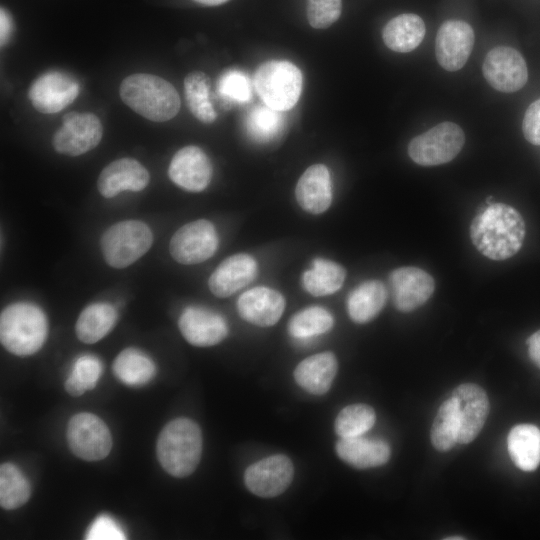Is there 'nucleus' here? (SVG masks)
<instances>
[{"label": "nucleus", "mask_w": 540, "mask_h": 540, "mask_svg": "<svg viewBox=\"0 0 540 540\" xmlns=\"http://www.w3.org/2000/svg\"><path fill=\"white\" fill-rule=\"evenodd\" d=\"M213 168L209 157L198 146L179 149L171 159L168 175L178 187L189 192H201L212 179Z\"/></svg>", "instance_id": "obj_17"}, {"label": "nucleus", "mask_w": 540, "mask_h": 540, "mask_svg": "<svg viewBox=\"0 0 540 540\" xmlns=\"http://www.w3.org/2000/svg\"><path fill=\"white\" fill-rule=\"evenodd\" d=\"M253 83L264 104L279 111H286L298 102L303 77L293 63L272 60L258 67Z\"/></svg>", "instance_id": "obj_5"}, {"label": "nucleus", "mask_w": 540, "mask_h": 540, "mask_svg": "<svg viewBox=\"0 0 540 540\" xmlns=\"http://www.w3.org/2000/svg\"><path fill=\"white\" fill-rule=\"evenodd\" d=\"M219 93L232 101L244 103L251 98V84L246 74L239 70L225 72L218 83Z\"/></svg>", "instance_id": "obj_39"}, {"label": "nucleus", "mask_w": 540, "mask_h": 540, "mask_svg": "<svg viewBox=\"0 0 540 540\" xmlns=\"http://www.w3.org/2000/svg\"><path fill=\"white\" fill-rule=\"evenodd\" d=\"M152 243L153 233L147 224L125 220L111 225L103 233L100 248L109 266L122 269L140 259Z\"/></svg>", "instance_id": "obj_6"}, {"label": "nucleus", "mask_w": 540, "mask_h": 540, "mask_svg": "<svg viewBox=\"0 0 540 540\" xmlns=\"http://www.w3.org/2000/svg\"><path fill=\"white\" fill-rule=\"evenodd\" d=\"M336 453L352 467L367 469L388 462L391 450L387 442L362 436L341 438L336 444Z\"/></svg>", "instance_id": "obj_23"}, {"label": "nucleus", "mask_w": 540, "mask_h": 540, "mask_svg": "<svg viewBox=\"0 0 540 540\" xmlns=\"http://www.w3.org/2000/svg\"><path fill=\"white\" fill-rule=\"evenodd\" d=\"M342 11V0H307V19L315 29H326L335 23Z\"/></svg>", "instance_id": "obj_38"}, {"label": "nucleus", "mask_w": 540, "mask_h": 540, "mask_svg": "<svg viewBox=\"0 0 540 540\" xmlns=\"http://www.w3.org/2000/svg\"><path fill=\"white\" fill-rule=\"evenodd\" d=\"M522 130L525 139L534 145H540V99L534 101L526 110Z\"/></svg>", "instance_id": "obj_41"}, {"label": "nucleus", "mask_w": 540, "mask_h": 540, "mask_svg": "<svg viewBox=\"0 0 540 540\" xmlns=\"http://www.w3.org/2000/svg\"><path fill=\"white\" fill-rule=\"evenodd\" d=\"M101 371V363L96 357L91 355L79 357L65 381L66 391L73 397L81 396L96 386Z\"/></svg>", "instance_id": "obj_37"}, {"label": "nucleus", "mask_w": 540, "mask_h": 540, "mask_svg": "<svg viewBox=\"0 0 540 540\" xmlns=\"http://www.w3.org/2000/svg\"><path fill=\"white\" fill-rule=\"evenodd\" d=\"M387 297V289L381 281L366 280L348 295L346 303L348 315L355 323H367L381 312Z\"/></svg>", "instance_id": "obj_25"}, {"label": "nucleus", "mask_w": 540, "mask_h": 540, "mask_svg": "<svg viewBox=\"0 0 540 540\" xmlns=\"http://www.w3.org/2000/svg\"><path fill=\"white\" fill-rule=\"evenodd\" d=\"M178 326L185 340L197 347L216 345L228 334V326L222 316L198 306L187 307L179 317Z\"/></svg>", "instance_id": "obj_18"}, {"label": "nucleus", "mask_w": 540, "mask_h": 540, "mask_svg": "<svg viewBox=\"0 0 540 540\" xmlns=\"http://www.w3.org/2000/svg\"><path fill=\"white\" fill-rule=\"evenodd\" d=\"M67 443L71 452L85 461L106 458L113 445L112 435L97 415L82 412L71 417L67 425Z\"/></svg>", "instance_id": "obj_8"}, {"label": "nucleus", "mask_w": 540, "mask_h": 540, "mask_svg": "<svg viewBox=\"0 0 540 540\" xmlns=\"http://www.w3.org/2000/svg\"><path fill=\"white\" fill-rule=\"evenodd\" d=\"M376 420L374 409L367 404H352L343 408L335 419V432L341 438L362 436Z\"/></svg>", "instance_id": "obj_36"}, {"label": "nucleus", "mask_w": 540, "mask_h": 540, "mask_svg": "<svg viewBox=\"0 0 540 540\" xmlns=\"http://www.w3.org/2000/svg\"><path fill=\"white\" fill-rule=\"evenodd\" d=\"M444 539H446V540H458V539L462 540V539H465V538L462 537V536H459V537L454 536V537H446Z\"/></svg>", "instance_id": "obj_45"}, {"label": "nucleus", "mask_w": 540, "mask_h": 540, "mask_svg": "<svg viewBox=\"0 0 540 540\" xmlns=\"http://www.w3.org/2000/svg\"><path fill=\"white\" fill-rule=\"evenodd\" d=\"M521 214L504 203H491L477 214L470 226V237L485 257L501 261L514 256L525 238Z\"/></svg>", "instance_id": "obj_1"}, {"label": "nucleus", "mask_w": 540, "mask_h": 540, "mask_svg": "<svg viewBox=\"0 0 540 540\" xmlns=\"http://www.w3.org/2000/svg\"><path fill=\"white\" fill-rule=\"evenodd\" d=\"M295 198L304 211L317 215L328 210L332 203V182L324 164L309 166L298 179Z\"/></svg>", "instance_id": "obj_22"}, {"label": "nucleus", "mask_w": 540, "mask_h": 540, "mask_svg": "<svg viewBox=\"0 0 540 540\" xmlns=\"http://www.w3.org/2000/svg\"><path fill=\"white\" fill-rule=\"evenodd\" d=\"M194 1L205 6H218L227 2L228 0H194Z\"/></svg>", "instance_id": "obj_44"}, {"label": "nucleus", "mask_w": 540, "mask_h": 540, "mask_svg": "<svg viewBox=\"0 0 540 540\" xmlns=\"http://www.w3.org/2000/svg\"><path fill=\"white\" fill-rule=\"evenodd\" d=\"M459 417L454 399L445 400L439 407L431 428V442L440 452L449 451L458 440Z\"/></svg>", "instance_id": "obj_33"}, {"label": "nucleus", "mask_w": 540, "mask_h": 540, "mask_svg": "<svg viewBox=\"0 0 540 540\" xmlns=\"http://www.w3.org/2000/svg\"><path fill=\"white\" fill-rule=\"evenodd\" d=\"M79 90V83L72 75L50 70L32 82L28 98L38 112L53 114L70 105L77 98Z\"/></svg>", "instance_id": "obj_11"}, {"label": "nucleus", "mask_w": 540, "mask_h": 540, "mask_svg": "<svg viewBox=\"0 0 540 540\" xmlns=\"http://www.w3.org/2000/svg\"><path fill=\"white\" fill-rule=\"evenodd\" d=\"M457 407L459 433L457 443L472 442L482 430L489 413V400L485 390L474 383L456 387L451 396Z\"/></svg>", "instance_id": "obj_15"}, {"label": "nucleus", "mask_w": 540, "mask_h": 540, "mask_svg": "<svg viewBox=\"0 0 540 540\" xmlns=\"http://www.w3.org/2000/svg\"><path fill=\"white\" fill-rule=\"evenodd\" d=\"M294 467L291 460L281 454L268 456L250 465L244 473L248 490L263 498L282 494L291 484Z\"/></svg>", "instance_id": "obj_13"}, {"label": "nucleus", "mask_w": 540, "mask_h": 540, "mask_svg": "<svg viewBox=\"0 0 540 540\" xmlns=\"http://www.w3.org/2000/svg\"><path fill=\"white\" fill-rule=\"evenodd\" d=\"M333 325L334 318L328 310L310 306L293 315L288 331L296 339L307 340L330 331Z\"/></svg>", "instance_id": "obj_32"}, {"label": "nucleus", "mask_w": 540, "mask_h": 540, "mask_svg": "<svg viewBox=\"0 0 540 540\" xmlns=\"http://www.w3.org/2000/svg\"><path fill=\"white\" fill-rule=\"evenodd\" d=\"M394 306L401 312H411L427 302L435 289L433 277L417 267H400L389 275Z\"/></svg>", "instance_id": "obj_14"}, {"label": "nucleus", "mask_w": 540, "mask_h": 540, "mask_svg": "<svg viewBox=\"0 0 540 540\" xmlns=\"http://www.w3.org/2000/svg\"><path fill=\"white\" fill-rule=\"evenodd\" d=\"M48 322L45 313L31 303H14L0 315V340L3 347L17 356L38 352L45 343Z\"/></svg>", "instance_id": "obj_4"}, {"label": "nucleus", "mask_w": 540, "mask_h": 540, "mask_svg": "<svg viewBox=\"0 0 540 540\" xmlns=\"http://www.w3.org/2000/svg\"><path fill=\"white\" fill-rule=\"evenodd\" d=\"M119 93L128 107L154 122L168 121L180 110V97L175 87L156 75H129L121 82Z\"/></svg>", "instance_id": "obj_2"}, {"label": "nucleus", "mask_w": 540, "mask_h": 540, "mask_svg": "<svg viewBox=\"0 0 540 540\" xmlns=\"http://www.w3.org/2000/svg\"><path fill=\"white\" fill-rule=\"evenodd\" d=\"M117 313L107 303H93L80 313L76 324L77 338L86 344H94L104 338L114 327Z\"/></svg>", "instance_id": "obj_29"}, {"label": "nucleus", "mask_w": 540, "mask_h": 540, "mask_svg": "<svg viewBox=\"0 0 540 540\" xmlns=\"http://www.w3.org/2000/svg\"><path fill=\"white\" fill-rule=\"evenodd\" d=\"M103 127L90 112H69L52 138L54 149L64 155L79 156L94 149L101 141Z\"/></svg>", "instance_id": "obj_10"}, {"label": "nucleus", "mask_w": 540, "mask_h": 540, "mask_svg": "<svg viewBox=\"0 0 540 540\" xmlns=\"http://www.w3.org/2000/svg\"><path fill=\"white\" fill-rule=\"evenodd\" d=\"M12 32V18L8 11L1 7L0 12V38H1V46L5 45V43L8 41V39L11 36Z\"/></svg>", "instance_id": "obj_42"}, {"label": "nucleus", "mask_w": 540, "mask_h": 540, "mask_svg": "<svg viewBox=\"0 0 540 540\" xmlns=\"http://www.w3.org/2000/svg\"><path fill=\"white\" fill-rule=\"evenodd\" d=\"M482 72L494 89L505 93L520 90L528 80L524 58L516 49L508 46L491 49L484 59Z\"/></svg>", "instance_id": "obj_12"}, {"label": "nucleus", "mask_w": 540, "mask_h": 540, "mask_svg": "<svg viewBox=\"0 0 540 540\" xmlns=\"http://www.w3.org/2000/svg\"><path fill=\"white\" fill-rule=\"evenodd\" d=\"M125 534L115 520L107 515H101L89 527L86 539L90 540H120Z\"/></svg>", "instance_id": "obj_40"}, {"label": "nucleus", "mask_w": 540, "mask_h": 540, "mask_svg": "<svg viewBox=\"0 0 540 540\" xmlns=\"http://www.w3.org/2000/svg\"><path fill=\"white\" fill-rule=\"evenodd\" d=\"M337 370L336 356L322 352L302 360L294 370V379L308 393L323 395L330 389Z\"/></svg>", "instance_id": "obj_24"}, {"label": "nucleus", "mask_w": 540, "mask_h": 540, "mask_svg": "<svg viewBox=\"0 0 540 540\" xmlns=\"http://www.w3.org/2000/svg\"><path fill=\"white\" fill-rule=\"evenodd\" d=\"M282 112L266 104L256 106L246 118L248 134L258 142H269L276 139L282 133L285 125Z\"/></svg>", "instance_id": "obj_35"}, {"label": "nucleus", "mask_w": 540, "mask_h": 540, "mask_svg": "<svg viewBox=\"0 0 540 540\" xmlns=\"http://www.w3.org/2000/svg\"><path fill=\"white\" fill-rule=\"evenodd\" d=\"M257 270V262L251 255H231L212 272L208 287L214 296L227 298L250 284L256 277Z\"/></svg>", "instance_id": "obj_19"}, {"label": "nucleus", "mask_w": 540, "mask_h": 540, "mask_svg": "<svg viewBox=\"0 0 540 540\" xmlns=\"http://www.w3.org/2000/svg\"><path fill=\"white\" fill-rule=\"evenodd\" d=\"M114 375L124 384L141 386L155 376L154 362L143 352L135 348L122 350L112 365Z\"/></svg>", "instance_id": "obj_30"}, {"label": "nucleus", "mask_w": 540, "mask_h": 540, "mask_svg": "<svg viewBox=\"0 0 540 540\" xmlns=\"http://www.w3.org/2000/svg\"><path fill=\"white\" fill-rule=\"evenodd\" d=\"M510 458L525 472L537 469L540 464V429L532 424L514 426L507 437Z\"/></svg>", "instance_id": "obj_27"}, {"label": "nucleus", "mask_w": 540, "mask_h": 540, "mask_svg": "<svg viewBox=\"0 0 540 540\" xmlns=\"http://www.w3.org/2000/svg\"><path fill=\"white\" fill-rule=\"evenodd\" d=\"M472 27L460 20L445 21L439 28L435 41L438 63L447 71H457L467 62L474 45Z\"/></svg>", "instance_id": "obj_16"}, {"label": "nucleus", "mask_w": 540, "mask_h": 540, "mask_svg": "<svg viewBox=\"0 0 540 540\" xmlns=\"http://www.w3.org/2000/svg\"><path fill=\"white\" fill-rule=\"evenodd\" d=\"M346 278V269L329 259L315 258L311 267L303 272V288L311 295L321 297L337 292Z\"/></svg>", "instance_id": "obj_28"}, {"label": "nucleus", "mask_w": 540, "mask_h": 540, "mask_svg": "<svg viewBox=\"0 0 540 540\" xmlns=\"http://www.w3.org/2000/svg\"><path fill=\"white\" fill-rule=\"evenodd\" d=\"M149 180V172L140 162L132 158H120L101 171L97 187L103 197L112 198L122 191H142Z\"/></svg>", "instance_id": "obj_21"}, {"label": "nucleus", "mask_w": 540, "mask_h": 540, "mask_svg": "<svg viewBox=\"0 0 540 540\" xmlns=\"http://www.w3.org/2000/svg\"><path fill=\"white\" fill-rule=\"evenodd\" d=\"M203 439L196 422L176 418L161 430L157 443V459L171 476L184 478L197 468L202 455Z\"/></svg>", "instance_id": "obj_3"}, {"label": "nucleus", "mask_w": 540, "mask_h": 540, "mask_svg": "<svg viewBox=\"0 0 540 540\" xmlns=\"http://www.w3.org/2000/svg\"><path fill=\"white\" fill-rule=\"evenodd\" d=\"M30 484L12 463L0 466V505L6 510L23 506L30 498Z\"/></svg>", "instance_id": "obj_34"}, {"label": "nucleus", "mask_w": 540, "mask_h": 540, "mask_svg": "<svg viewBox=\"0 0 540 540\" xmlns=\"http://www.w3.org/2000/svg\"><path fill=\"white\" fill-rule=\"evenodd\" d=\"M218 244L215 226L208 220L199 219L184 224L173 234L169 251L178 263L194 265L212 257Z\"/></svg>", "instance_id": "obj_9"}, {"label": "nucleus", "mask_w": 540, "mask_h": 540, "mask_svg": "<svg viewBox=\"0 0 540 540\" xmlns=\"http://www.w3.org/2000/svg\"><path fill=\"white\" fill-rule=\"evenodd\" d=\"M424 35V21L413 13H404L392 18L382 30L385 45L399 53H408L417 48Z\"/></svg>", "instance_id": "obj_26"}, {"label": "nucleus", "mask_w": 540, "mask_h": 540, "mask_svg": "<svg viewBox=\"0 0 540 540\" xmlns=\"http://www.w3.org/2000/svg\"><path fill=\"white\" fill-rule=\"evenodd\" d=\"M284 309L283 295L275 289L264 286L245 291L237 301V310L241 318L259 327L276 324Z\"/></svg>", "instance_id": "obj_20"}, {"label": "nucleus", "mask_w": 540, "mask_h": 540, "mask_svg": "<svg viewBox=\"0 0 540 540\" xmlns=\"http://www.w3.org/2000/svg\"><path fill=\"white\" fill-rule=\"evenodd\" d=\"M186 102L190 112L202 123H213L217 113L211 102V80L202 71H192L184 79Z\"/></svg>", "instance_id": "obj_31"}, {"label": "nucleus", "mask_w": 540, "mask_h": 540, "mask_svg": "<svg viewBox=\"0 0 540 540\" xmlns=\"http://www.w3.org/2000/svg\"><path fill=\"white\" fill-rule=\"evenodd\" d=\"M527 345L531 360L540 368V330L529 337Z\"/></svg>", "instance_id": "obj_43"}, {"label": "nucleus", "mask_w": 540, "mask_h": 540, "mask_svg": "<svg viewBox=\"0 0 540 540\" xmlns=\"http://www.w3.org/2000/svg\"><path fill=\"white\" fill-rule=\"evenodd\" d=\"M464 132L453 122H442L414 137L408 145L410 158L421 166H436L453 160L463 148Z\"/></svg>", "instance_id": "obj_7"}]
</instances>
